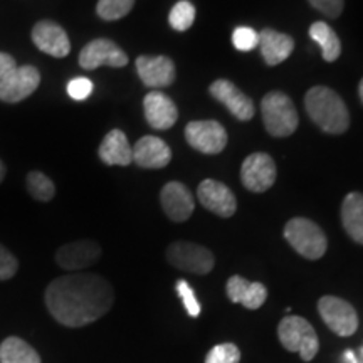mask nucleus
<instances>
[{"instance_id":"1","label":"nucleus","mask_w":363,"mask_h":363,"mask_svg":"<svg viewBox=\"0 0 363 363\" xmlns=\"http://www.w3.org/2000/svg\"><path fill=\"white\" fill-rule=\"evenodd\" d=\"M44 301L59 325L81 328L94 323L111 310L115 293L103 276L74 272L51 281Z\"/></svg>"},{"instance_id":"2","label":"nucleus","mask_w":363,"mask_h":363,"mask_svg":"<svg viewBox=\"0 0 363 363\" xmlns=\"http://www.w3.org/2000/svg\"><path fill=\"white\" fill-rule=\"evenodd\" d=\"M305 106L311 120L325 133L342 135L350 126V113L343 99L326 86H315L308 91Z\"/></svg>"},{"instance_id":"3","label":"nucleus","mask_w":363,"mask_h":363,"mask_svg":"<svg viewBox=\"0 0 363 363\" xmlns=\"http://www.w3.org/2000/svg\"><path fill=\"white\" fill-rule=\"evenodd\" d=\"M262 121L267 133L276 138L293 135L298 128V113L291 101V98L286 96L281 91H271L262 98L261 103Z\"/></svg>"},{"instance_id":"4","label":"nucleus","mask_w":363,"mask_h":363,"mask_svg":"<svg viewBox=\"0 0 363 363\" xmlns=\"http://www.w3.org/2000/svg\"><path fill=\"white\" fill-rule=\"evenodd\" d=\"M279 342L288 352L299 353L303 362H311L320 350V340L310 321L301 316H286L278 326Z\"/></svg>"},{"instance_id":"5","label":"nucleus","mask_w":363,"mask_h":363,"mask_svg":"<svg viewBox=\"0 0 363 363\" xmlns=\"http://www.w3.org/2000/svg\"><path fill=\"white\" fill-rule=\"evenodd\" d=\"M284 238L299 256L310 261L323 257L328 240L321 227L305 217H294L284 225Z\"/></svg>"},{"instance_id":"6","label":"nucleus","mask_w":363,"mask_h":363,"mask_svg":"<svg viewBox=\"0 0 363 363\" xmlns=\"http://www.w3.org/2000/svg\"><path fill=\"white\" fill-rule=\"evenodd\" d=\"M167 259L174 267L192 274L203 276L214 269L216 259L214 254L207 247L199 244L187 242V240H177L167 249Z\"/></svg>"},{"instance_id":"7","label":"nucleus","mask_w":363,"mask_h":363,"mask_svg":"<svg viewBox=\"0 0 363 363\" xmlns=\"http://www.w3.org/2000/svg\"><path fill=\"white\" fill-rule=\"evenodd\" d=\"M318 313L326 326L338 337H350L358 328L355 308L342 298L323 296L318 301Z\"/></svg>"},{"instance_id":"8","label":"nucleus","mask_w":363,"mask_h":363,"mask_svg":"<svg viewBox=\"0 0 363 363\" xmlns=\"http://www.w3.org/2000/svg\"><path fill=\"white\" fill-rule=\"evenodd\" d=\"M185 140L190 147L206 155H217L227 145V131L219 121H190L185 126Z\"/></svg>"},{"instance_id":"9","label":"nucleus","mask_w":363,"mask_h":363,"mask_svg":"<svg viewBox=\"0 0 363 363\" xmlns=\"http://www.w3.org/2000/svg\"><path fill=\"white\" fill-rule=\"evenodd\" d=\"M40 84L35 66H16L0 79V101L19 103L29 98Z\"/></svg>"},{"instance_id":"10","label":"nucleus","mask_w":363,"mask_h":363,"mask_svg":"<svg viewBox=\"0 0 363 363\" xmlns=\"http://www.w3.org/2000/svg\"><path fill=\"white\" fill-rule=\"evenodd\" d=\"M79 65L86 71L98 69L99 66L125 67L128 65V56L113 40L94 39L81 49Z\"/></svg>"},{"instance_id":"11","label":"nucleus","mask_w":363,"mask_h":363,"mask_svg":"<svg viewBox=\"0 0 363 363\" xmlns=\"http://www.w3.org/2000/svg\"><path fill=\"white\" fill-rule=\"evenodd\" d=\"M240 180L251 192L269 190L276 182V163L267 153H252L240 167Z\"/></svg>"},{"instance_id":"12","label":"nucleus","mask_w":363,"mask_h":363,"mask_svg":"<svg viewBox=\"0 0 363 363\" xmlns=\"http://www.w3.org/2000/svg\"><path fill=\"white\" fill-rule=\"evenodd\" d=\"M101 257V246L94 240L81 239L57 249L56 262L66 271H81L93 266Z\"/></svg>"},{"instance_id":"13","label":"nucleus","mask_w":363,"mask_h":363,"mask_svg":"<svg viewBox=\"0 0 363 363\" xmlns=\"http://www.w3.org/2000/svg\"><path fill=\"white\" fill-rule=\"evenodd\" d=\"M197 197L199 201L207 211H211L212 214L219 217H233L235 214V208H238V202L235 197L227 185L222 182L207 179L203 180L197 189Z\"/></svg>"},{"instance_id":"14","label":"nucleus","mask_w":363,"mask_h":363,"mask_svg":"<svg viewBox=\"0 0 363 363\" xmlns=\"http://www.w3.org/2000/svg\"><path fill=\"white\" fill-rule=\"evenodd\" d=\"M208 91H211L212 98L217 99L220 104H224L227 110L233 113V116L238 118V120H252L254 113H256L252 99L246 96V94H244L238 86L230 83V81L217 79L211 84Z\"/></svg>"},{"instance_id":"15","label":"nucleus","mask_w":363,"mask_h":363,"mask_svg":"<svg viewBox=\"0 0 363 363\" xmlns=\"http://www.w3.org/2000/svg\"><path fill=\"white\" fill-rule=\"evenodd\" d=\"M136 72L145 86L152 89L167 88L175 81V65L167 56H140L136 59Z\"/></svg>"},{"instance_id":"16","label":"nucleus","mask_w":363,"mask_h":363,"mask_svg":"<svg viewBox=\"0 0 363 363\" xmlns=\"http://www.w3.org/2000/svg\"><path fill=\"white\" fill-rule=\"evenodd\" d=\"M160 202L167 217L174 222H185L194 214L192 194L182 182H169L160 192Z\"/></svg>"},{"instance_id":"17","label":"nucleus","mask_w":363,"mask_h":363,"mask_svg":"<svg viewBox=\"0 0 363 363\" xmlns=\"http://www.w3.org/2000/svg\"><path fill=\"white\" fill-rule=\"evenodd\" d=\"M33 43L35 48L52 57H66L71 51L66 30L52 21H40L34 26Z\"/></svg>"},{"instance_id":"18","label":"nucleus","mask_w":363,"mask_h":363,"mask_svg":"<svg viewBox=\"0 0 363 363\" xmlns=\"http://www.w3.org/2000/svg\"><path fill=\"white\" fill-rule=\"evenodd\" d=\"M145 118L148 125L155 130H169L179 118L175 103L162 91H150L143 99Z\"/></svg>"},{"instance_id":"19","label":"nucleus","mask_w":363,"mask_h":363,"mask_svg":"<svg viewBox=\"0 0 363 363\" xmlns=\"http://www.w3.org/2000/svg\"><path fill=\"white\" fill-rule=\"evenodd\" d=\"M172 160V150L158 136H143L133 147V162L142 169L157 170L167 167Z\"/></svg>"},{"instance_id":"20","label":"nucleus","mask_w":363,"mask_h":363,"mask_svg":"<svg viewBox=\"0 0 363 363\" xmlns=\"http://www.w3.org/2000/svg\"><path fill=\"white\" fill-rule=\"evenodd\" d=\"M227 298L233 303H240L247 310H257L266 303L267 289L262 283H251V281L233 276L225 286Z\"/></svg>"},{"instance_id":"21","label":"nucleus","mask_w":363,"mask_h":363,"mask_svg":"<svg viewBox=\"0 0 363 363\" xmlns=\"http://www.w3.org/2000/svg\"><path fill=\"white\" fill-rule=\"evenodd\" d=\"M259 49L267 66H278L291 56L294 40L291 35L281 34L274 29H262L259 33Z\"/></svg>"},{"instance_id":"22","label":"nucleus","mask_w":363,"mask_h":363,"mask_svg":"<svg viewBox=\"0 0 363 363\" xmlns=\"http://www.w3.org/2000/svg\"><path fill=\"white\" fill-rule=\"evenodd\" d=\"M99 158L106 165L128 167L133 162V147L121 130H111L99 145Z\"/></svg>"},{"instance_id":"23","label":"nucleus","mask_w":363,"mask_h":363,"mask_svg":"<svg viewBox=\"0 0 363 363\" xmlns=\"http://www.w3.org/2000/svg\"><path fill=\"white\" fill-rule=\"evenodd\" d=\"M342 222L345 230L357 244L363 246V194L352 192L342 203Z\"/></svg>"},{"instance_id":"24","label":"nucleus","mask_w":363,"mask_h":363,"mask_svg":"<svg viewBox=\"0 0 363 363\" xmlns=\"http://www.w3.org/2000/svg\"><path fill=\"white\" fill-rule=\"evenodd\" d=\"M310 38L321 48V56L326 62H335L342 54V43L337 33L326 22H313Z\"/></svg>"},{"instance_id":"25","label":"nucleus","mask_w":363,"mask_h":363,"mask_svg":"<svg viewBox=\"0 0 363 363\" xmlns=\"http://www.w3.org/2000/svg\"><path fill=\"white\" fill-rule=\"evenodd\" d=\"M0 363H40V357L22 338L9 337L0 343Z\"/></svg>"},{"instance_id":"26","label":"nucleus","mask_w":363,"mask_h":363,"mask_svg":"<svg viewBox=\"0 0 363 363\" xmlns=\"http://www.w3.org/2000/svg\"><path fill=\"white\" fill-rule=\"evenodd\" d=\"M26 184H27V190H29V194L39 202L52 201L54 195H56L54 182L49 179L48 175H44L43 172H38V170L29 172V174H27Z\"/></svg>"},{"instance_id":"27","label":"nucleus","mask_w":363,"mask_h":363,"mask_svg":"<svg viewBox=\"0 0 363 363\" xmlns=\"http://www.w3.org/2000/svg\"><path fill=\"white\" fill-rule=\"evenodd\" d=\"M195 21V7L192 2L189 0H180L177 2L174 7H172L169 22L172 29L179 30V33H184V30H189L192 27Z\"/></svg>"},{"instance_id":"28","label":"nucleus","mask_w":363,"mask_h":363,"mask_svg":"<svg viewBox=\"0 0 363 363\" xmlns=\"http://www.w3.org/2000/svg\"><path fill=\"white\" fill-rule=\"evenodd\" d=\"M135 0H98L96 13L103 21H118L128 16Z\"/></svg>"},{"instance_id":"29","label":"nucleus","mask_w":363,"mask_h":363,"mask_svg":"<svg viewBox=\"0 0 363 363\" xmlns=\"http://www.w3.org/2000/svg\"><path fill=\"white\" fill-rule=\"evenodd\" d=\"M233 44L240 52H249L259 45V34L252 27H235L233 33Z\"/></svg>"},{"instance_id":"30","label":"nucleus","mask_w":363,"mask_h":363,"mask_svg":"<svg viewBox=\"0 0 363 363\" xmlns=\"http://www.w3.org/2000/svg\"><path fill=\"white\" fill-rule=\"evenodd\" d=\"M240 352L234 343H220L216 345L211 352L207 353L206 363H239Z\"/></svg>"},{"instance_id":"31","label":"nucleus","mask_w":363,"mask_h":363,"mask_svg":"<svg viewBox=\"0 0 363 363\" xmlns=\"http://www.w3.org/2000/svg\"><path fill=\"white\" fill-rule=\"evenodd\" d=\"M177 293H179L182 301H184V306H185V310H187L189 316L197 318L199 315H201V311H202L201 303H199V299L195 298L192 286H190L187 281L185 279L177 281Z\"/></svg>"},{"instance_id":"32","label":"nucleus","mask_w":363,"mask_h":363,"mask_svg":"<svg viewBox=\"0 0 363 363\" xmlns=\"http://www.w3.org/2000/svg\"><path fill=\"white\" fill-rule=\"evenodd\" d=\"M19 269V261L6 246L0 244V281H7L16 276Z\"/></svg>"},{"instance_id":"33","label":"nucleus","mask_w":363,"mask_h":363,"mask_svg":"<svg viewBox=\"0 0 363 363\" xmlns=\"http://www.w3.org/2000/svg\"><path fill=\"white\" fill-rule=\"evenodd\" d=\"M93 93V83L88 78H74L67 84V94L74 101H84Z\"/></svg>"},{"instance_id":"34","label":"nucleus","mask_w":363,"mask_h":363,"mask_svg":"<svg viewBox=\"0 0 363 363\" xmlns=\"http://www.w3.org/2000/svg\"><path fill=\"white\" fill-rule=\"evenodd\" d=\"M308 2L330 19H337L342 16L345 7V0H308Z\"/></svg>"},{"instance_id":"35","label":"nucleus","mask_w":363,"mask_h":363,"mask_svg":"<svg viewBox=\"0 0 363 363\" xmlns=\"http://www.w3.org/2000/svg\"><path fill=\"white\" fill-rule=\"evenodd\" d=\"M16 66V61H13L11 54L0 52V79H2L9 71H12Z\"/></svg>"},{"instance_id":"36","label":"nucleus","mask_w":363,"mask_h":363,"mask_svg":"<svg viewBox=\"0 0 363 363\" xmlns=\"http://www.w3.org/2000/svg\"><path fill=\"white\" fill-rule=\"evenodd\" d=\"M6 174H7V169H6V163L0 160V182L6 179Z\"/></svg>"},{"instance_id":"37","label":"nucleus","mask_w":363,"mask_h":363,"mask_svg":"<svg viewBox=\"0 0 363 363\" xmlns=\"http://www.w3.org/2000/svg\"><path fill=\"white\" fill-rule=\"evenodd\" d=\"M358 94H360V99L363 101V79L360 81V86H358Z\"/></svg>"}]
</instances>
